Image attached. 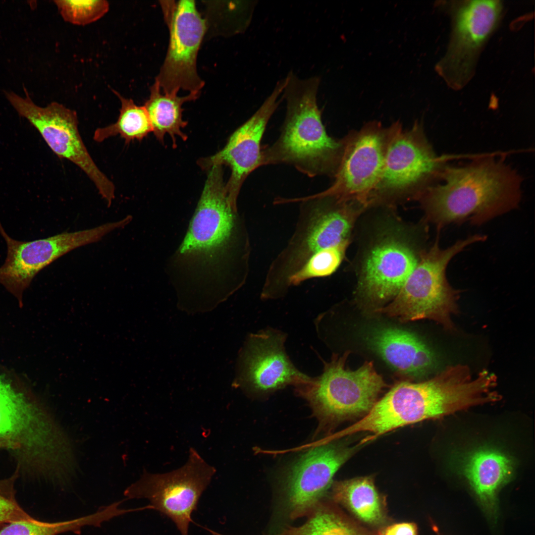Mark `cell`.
Listing matches in <instances>:
<instances>
[{
  "mask_svg": "<svg viewBox=\"0 0 535 535\" xmlns=\"http://www.w3.org/2000/svg\"><path fill=\"white\" fill-rule=\"evenodd\" d=\"M63 19L70 24L84 26L101 18L108 11L109 4L104 0H54Z\"/></svg>",
  "mask_w": 535,
  "mask_h": 535,
  "instance_id": "28",
  "label": "cell"
},
{
  "mask_svg": "<svg viewBox=\"0 0 535 535\" xmlns=\"http://www.w3.org/2000/svg\"><path fill=\"white\" fill-rule=\"evenodd\" d=\"M23 89L24 98L12 92H5V95L18 114L38 130L57 157L69 160L85 173L109 207L115 198V186L98 168L87 149L79 133L76 111L57 102L38 106L25 87Z\"/></svg>",
  "mask_w": 535,
  "mask_h": 535,
  "instance_id": "12",
  "label": "cell"
},
{
  "mask_svg": "<svg viewBox=\"0 0 535 535\" xmlns=\"http://www.w3.org/2000/svg\"><path fill=\"white\" fill-rule=\"evenodd\" d=\"M446 163L429 142L423 123L416 121L407 130L402 126L389 145L369 207H392L405 200H416L438 181Z\"/></svg>",
  "mask_w": 535,
  "mask_h": 535,
  "instance_id": "8",
  "label": "cell"
},
{
  "mask_svg": "<svg viewBox=\"0 0 535 535\" xmlns=\"http://www.w3.org/2000/svg\"><path fill=\"white\" fill-rule=\"evenodd\" d=\"M207 177L186 235L178 250L179 258L202 267L215 265L236 246L243 232L237 203L229 198L222 166L214 165ZM239 242V241H238Z\"/></svg>",
  "mask_w": 535,
  "mask_h": 535,
  "instance_id": "9",
  "label": "cell"
},
{
  "mask_svg": "<svg viewBox=\"0 0 535 535\" xmlns=\"http://www.w3.org/2000/svg\"><path fill=\"white\" fill-rule=\"evenodd\" d=\"M368 342L389 366L404 375L422 377L436 366L433 352L408 331L390 327L376 328L370 333Z\"/></svg>",
  "mask_w": 535,
  "mask_h": 535,
  "instance_id": "20",
  "label": "cell"
},
{
  "mask_svg": "<svg viewBox=\"0 0 535 535\" xmlns=\"http://www.w3.org/2000/svg\"></svg>",
  "mask_w": 535,
  "mask_h": 535,
  "instance_id": "31",
  "label": "cell"
},
{
  "mask_svg": "<svg viewBox=\"0 0 535 535\" xmlns=\"http://www.w3.org/2000/svg\"><path fill=\"white\" fill-rule=\"evenodd\" d=\"M402 127L374 121L344 136L343 155L332 184L316 194L340 201L356 202L369 208L370 197L382 175L387 152Z\"/></svg>",
  "mask_w": 535,
  "mask_h": 535,
  "instance_id": "10",
  "label": "cell"
},
{
  "mask_svg": "<svg viewBox=\"0 0 535 535\" xmlns=\"http://www.w3.org/2000/svg\"><path fill=\"white\" fill-rule=\"evenodd\" d=\"M275 535H363L339 514L320 502L304 523L289 526Z\"/></svg>",
  "mask_w": 535,
  "mask_h": 535,
  "instance_id": "25",
  "label": "cell"
},
{
  "mask_svg": "<svg viewBox=\"0 0 535 535\" xmlns=\"http://www.w3.org/2000/svg\"><path fill=\"white\" fill-rule=\"evenodd\" d=\"M285 79L284 120L276 141L262 149L261 166L287 164L310 177L333 178L345 139L328 135L323 124L317 102L320 78H300L290 71Z\"/></svg>",
  "mask_w": 535,
  "mask_h": 535,
  "instance_id": "3",
  "label": "cell"
},
{
  "mask_svg": "<svg viewBox=\"0 0 535 535\" xmlns=\"http://www.w3.org/2000/svg\"><path fill=\"white\" fill-rule=\"evenodd\" d=\"M384 535H417V527L413 523H400L389 527Z\"/></svg>",
  "mask_w": 535,
  "mask_h": 535,
  "instance_id": "30",
  "label": "cell"
},
{
  "mask_svg": "<svg viewBox=\"0 0 535 535\" xmlns=\"http://www.w3.org/2000/svg\"><path fill=\"white\" fill-rule=\"evenodd\" d=\"M91 524L92 519L88 515L51 523L37 520L21 521L8 523L0 530V535H57L69 532L79 534L83 527Z\"/></svg>",
  "mask_w": 535,
  "mask_h": 535,
  "instance_id": "27",
  "label": "cell"
},
{
  "mask_svg": "<svg viewBox=\"0 0 535 535\" xmlns=\"http://www.w3.org/2000/svg\"><path fill=\"white\" fill-rule=\"evenodd\" d=\"M0 447L58 484L70 482L79 472L76 445L66 429L0 377Z\"/></svg>",
  "mask_w": 535,
  "mask_h": 535,
  "instance_id": "4",
  "label": "cell"
},
{
  "mask_svg": "<svg viewBox=\"0 0 535 535\" xmlns=\"http://www.w3.org/2000/svg\"><path fill=\"white\" fill-rule=\"evenodd\" d=\"M523 181L503 159L483 156L463 164L446 163L438 181L416 200L439 229L466 221L481 225L518 207Z\"/></svg>",
  "mask_w": 535,
  "mask_h": 535,
  "instance_id": "1",
  "label": "cell"
},
{
  "mask_svg": "<svg viewBox=\"0 0 535 535\" xmlns=\"http://www.w3.org/2000/svg\"><path fill=\"white\" fill-rule=\"evenodd\" d=\"M364 256L358 284L359 295L380 305L392 300L417 266L424 250L400 228H387Z\"/></svg>",
  "mask_w": 535,
  "mask_h": 535,
  "instance_id": "15",
  "label": "cell"
},
{
  "mask_svg": "<svg viewBox=\"0 0 535 535\" xmlns=\"http://www.w3.org/2000/svg\"><path fill=\"white\" fill-rule=\"evenodd\" d=\"M216 473L193 448H190L186 464L163 474L143 471L140 478L126 488L127 499L146 498L149 509L168 517L181 535H188L192 514L200 497Z\"/></svg>",
  "mask_w": 535,
  "mask_h": 535,
  "instance_id": "11",
  "label": "cell"
},
{
  "mask_svg": "<svg viewBox=\"0 0 535 535\" xmlns=\"http://www.w3.org/2000/svg\"><path fill=\"white\" fill-rule=\"evenodd\" d=\"M486 236L474 234L442 249L437 237L419 261L399 292L387 305L377 311L401 321L429 319L447 329L453 328L452 316L458 311L459 290L453 288L446 276L451 259L468 246L483 242Z\"/></svg>",
  "mask_w": 535,
  "mask_h": 535,
  "instance_id": "6",
  "label": "cell"
},
{
  "mask_svg": "<svg viewBox=\"0 0 535 535\" xmlns=\"http://www.w3.org/2000/svg\"><path fill=\"white\" fill-rule=\"evenodd\" d=\"M357 448L325 441L300 456L284 471V508L291 520L308 515L321 502L339 468Z\"/></svg>",
  "mask_w": 535,
  "mask_h": 535,
  "instance_id": "14",
  "label": "cell"
},
{
  "mask_svg": "<svg viewBox=\"0 0 535 535\" xmlns=\"http://www.w3.org/2000/svg\"><path fill=\"white\" fill-rule=\"evenodd\" d=\"M510 459L494 449L482 448L466 459L463 472L483 506L494 510L499 488L509 480L512 472Z\"/></svg>",
  "mask_w": 535,
  "mask_h": 535,
  "instance_id": "21",
  "label": "cell"
},
{
  "mask_svg": "<svg viewBox=\"0 0 535 535\" xmlns=\"http://www.w3.org/2000/svg\"><path fill=\"white\" fill-rule=\"evenodd\" d=\"M0 233L7 246V255L0 267V284L21 302L24 291L43 268L70 251L97 242L106 235L101 225L46 238L21 241L10 237L0 221Z\"/></svg>",
  "mask_w": 535,
  "mask_h": 535,
  "instance_id": "16",
  "label": "cell"
},
{
  "mask_svg": "<svg viewBox=\"0 0 535 535\" xmlns=\"http://www.w3.org/2000/svg\"><path fill=\"white\" fill-rule=\"evenodd\" d=\"M285 338L284 333L272 329L249 335L239 354L233 385L267 394L307 381L310 377L299 372L287 355Z\"/></svg>",
  "mask_w": 535,
  "mask_h": 535,
  "instance_id": "18",
  "label": "cell"
},
{
  "mask_svg": "<svg viewBox=\"0 0 535 535\" xmlns=\"http://www.w3.org/2000/svg\"><path fill=\"white\" fill-rule=\"evenodd\" d=\"M349 242L345 241L313 255L289 277L287 288L298 285L310 278L324 277L333 273L344 257Z\"/></svg>",
  "mask_w": 535,
  "mask_h": 535,
  "instance_id": "26",
  "label": "cell"
},
{
  "mask_svg": "<svg viewBox=\"0 0 535 535\" xmlns=\"http://www.w3.org/2000/svg\"><path fill=\"white\" fill-rule=\"evenodd\" d=\"M200 93H189L185 96L169 95L163 93L156 81L151 88L150 95L145 107L149 116L153 131L156 138L163 143L164 136L167 133L171 137L173 146L175 147L176 136L183 141L187 135L181 131L187 122L182 118V105L187 102L197 99Z\"/></svg>",
  "mask_w": 535,
  "mask_h": 535,
  "instance_id": "22",
  "label": "cell"
},
{
  "mask_svg": "<svg viewBox=\"0 0 535 535\" xmlns=\"http://www.w3.org/2000/svg\"><path fill=\"white\" fill-rule=\"evenodd\" d=\"M35 520L19 505L12 492L0 489V524Z\"/></svg>",
  "mask_w": 535,
  "mask_h": 535,
  "instance_id": "29",
  "label": "cell"
},
{
  "mask_svg": "<svg viewBox=\"0 0 535 535\" xmlns=\"http://www.w3.org/2000/svg\"><path fill=\"white\" fill-rule=\"evenodd\" d=\"M288 202L300 203V216L288 244L268 270L263 292L272 298L285 292L289 277L313 255L349 240L363 212L356 203L315 194L290 198Z\"/></svg>",
  "mask_w": 535,
  "mask_h": 535,
  "instance_id": "5",
  "label": "cell"
},
{
  "mask_svg": "<svg viewBox=\"0 0 535 535\" xmlns=\"http://www.w3.org/2000/svg\"><path fill=\"white\" fill-rule=\"evenodd\" d=\"M487 397L482 377L473 376L467 366H449L427 381L397 383L360 420L328 438L369 432L363 444L406 425L484 404Z\"/></svg>",
  "mask_w": 535,
  "mask_h": 535,
  "instance_id": "2",
  "label": "cell"
},
{
  "mask_svg": "<svg viewBox=\"0 0 535 535\" xmlns=\"http://www.w3.org/2000/svg\"><path fill=\"white\" fill-rule=\"evenodd\" d=\"M169 31V43L155 81L164 94L177 95L181 89L200 93L204 85L197 70L198 51L206 30L205 20L195 1H161Z\"/></svg>",
  "mask_w": 535,
  "mask_h": 535,
  "instance_id": "13",
  "label": "cell"
},
{
  "mask_svg": "<svg viewBox=\"0 0 535 535\" xmlns=\"http://www.w3.org/2000/svg\"><path fill=\"white\" fill-rule=\"evenodd\" d=\"M499 0L466 1L455 13L451 39L437 70L448 84L458 89L470 79L478 54L499 19Z\"/></svg>",
  "mask_w": 535,
  "mask_h": 535,
  "instance_id": "17",
  "label": "cell"
},
{
  "mask_svg": "<svg viewBox=\"0 0 535 535\" xmlns=\"http://www.w3.org/2000/svg\"><path fill=\"white\" fill-rule=\"evenodd\" d=\"M349 353L333 354L329 363L324 362L321 375L296 387L309 401L321 428L366 415L386 386L372 362L355 370L347 368Z\"/></svg>",
  "mask_w": 535,
  "mask_h": 535,
  "instance_id": "7",
  "label": "cell"
},
{
  "mask_svg": "<svg viewBox=\"0 0 535 535\" xmlns=\"http://www.w3.org/2000/svg\"><path fill=\"white\" fill-rule=\"evenodd\" d=\"M286 84L279 80L271 94L258 110L230 136L225 146L214 155L199 160L208 170L214 165H223L231 170L225 183L229 198L237 203L242 186L248 175L261 166V141L267 124L277 108Z\"/></svg>",
  "mask_w": 535,
  "mask_h": 535,
  "instance_id": "19",
  "label": "cell"
},
{
  "mask_svg": "<svg viewBox=\"0 0 535 535\" xmlns=\"http://www.w3.org/2000/svg\"><path fill=\"white\" fill-rule=\"evenodd\" d=\"M114 93L121 103L118 118L114 123L97 128L94 133V140L102 142L117 135L124 139L126 143L142 140L153 131L145 107L137 106L132 99L126 98L116 91Z\"/></svg>",
  "mask_w": 535,
  "mask_h": 535,
  "instance_id": "24",
  "label": "cell"
},
{
  "mask_svg": "<svg viewBox=\"0 0 535 535\" xmlns=\"http://www.w3.org/2000/svg\"><path fill=\"white\" fill-rule=\"evenodd\" d=\"M332 495L336 501L365 522L377 524L383 519L381 499L370 477L336 482L333 485Z\"/></svg>",
  "mask_w": 535,
  "mask_h": 535,
  "instance_id": "23",
  "label": "cell"
}]
</instances>
